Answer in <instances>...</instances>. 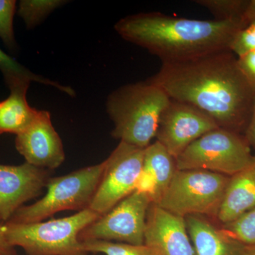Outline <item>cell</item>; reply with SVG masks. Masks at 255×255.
<instances>
[{
  "label": "cell",
  "mask_w": 255,
  "mask_h": 255,
  "mask_svg": "<svg viewBox=\"0 0 255 255\" xmlns=\"http://www.w3.org/2000/svg\"><path fill=\"white\" fill-rule=\"evenodd\" d=\"M171 100L189 104L220 128L243 135L253 110L255 90L231 50L176 63H162L149 78Z\"/></svg>",
  "instance_id": "6da1fadb"
},
{
  "label": "cell",
  "mask_w": 255,
  "mask_h": 255,
  "mask_svg": "<svg viewBox=\"0 0 255 255\" xmlns=\"http://www.w3.org/2000/svg\"><path fill=\"white\" fill-rule=\"evenodd\" d=\"M245 27L240 21L193 19L160 12L129 15L114 25L122 38L158 57L162 63L230 50L236 33Z\"/></svg>",
  "instance_id": "7a4b0ae2"
},
{
  "label": "cell",
  "mask_w": 255,
  "mask_h": 255,
  "mask_svg": "<svg viewBox=\"0 0 255 255\" xmlns=\"http://www.w3.org/2000/svg\"><path fill=\"white\" fill-rule=\"evenodd\" d=\"M169 101L166 92L149 79L114 90L106 105L114 124L112 136L146 148L156 136L161 114Z\"/></svg>",
  "instance_id": "3957f363"
},
{
  "label": "cell",
  "mask_w": 255,
  "mask_h": 255,
  "mask_svg": "<svg viewBox=\"0 0 255 255\" xmlns=\"http://www.w3.org/2000/svg\"><path fill=\"white\" fill-rule=\"evenodd\" d=\"M100 217L91 209L46 222L4 223L11 246L20 247L27 255H88L79 240L80 233Z\"/></svg>",
  "instance_id": "277c9868"
},
{
  "label": "cell",
  "mask_w": 255,
  "mask_h": 255,
  "mask_svg": "<svg viewBox=\"0 0 255 255\" xmlns=\"http://www.w3.org/2000/svg\"><path fill=\"white\" fill-rule=\"evenodd\" d=\"M105 164L104 161L62 177L50 178L46 195L34 204L18 209L7 222H41L60 211L88 209L102 179Z\"/></svg>",
  "instance_id": "5b68a950"
},
{
  "label": "cell",
  "mask_w": 255,
  "mask_h": 255,
  "mask_svg": "<svg viewBox=\"0 0 255 255\" xmlns=\"http://www.w3.org/2000/svg\"><path fill=\"white\" fill-rule=\"evenodd\" d=\"M230 179L201 169H177L157 205L184 219L201 215L216 219Z\"/></svg>",
  "instance_id": "8992f818"
},
{
  "label": "cell",
  "mask_w": 255,
  "mask_h": 255,
  "mask_svg": "<svg viewBox=\"0 0 255 255\" xmlns=\"http://www.w3.org/2000/svg\"><path fill=\"white\" fill-rule=\"evenodd\" d=\"M255 155L243 135L218 128L191 144L176 159L177 169H201L233 177L253 165Z\"/></svg>",
  "instance_id": "52a82bcc"
},
{
  "label": "cell",
  "mask_w": 255,
  "mask_h": 255,
  "mask_svg": "<svg viewBox=\"0 0 255 255\" xmlns=\"http://www.w3.org/2000/svg\"><path fill=\"white\" fill-rule=\"evenodd\" d=\"M152 203L148 194L134 191L85 228L80 233L79 240L144 245L146 219Z\"/></svg>",
  "instance_id": "ba28073f"
},
{
  "label": "cell",
  "mask_w": 255,
  "mask_h": 255,
  "mask_svg": "<svg viewBox=\"0 0 255 255\" xmlns=\"http://www.w3.org/2000/svg\"><path fill=\"white\" fill-rule=\"evenodd\" d=\"M145 148L120 141L105 160V168L88 209L103 216L135 191Z\"/></svg>",
  "instance_id": "9c48e42d"
},
{
  "label": "cell",
  "mask_w": 255,
  "mask_h": 255,
  "mask_svg": "<svg viewBox=\"0 0 255 255\" xmlns=\"http://www.w3.org/2000/svg\"><path fill=\"white\" fill-rule=\"evenodd\" d=\"M218 128L211 117L196 107L170 99L161 114L155 138L177 159L192 142Z\"/></svg>",
  "instance_id": "30bf717a"
},
{
  "label": "cell",
  "mask_w": 255,
  "mask_h": 255,
  "mask_svg": "<svg viewBox=\"0 0 255 255\" xmlns=\"http://www.w3.org/2000/svg\"><path fill=\"white\" fill-rule=\"evenodd\" d=\"M49 179L48 169L27 162L18 166L0 164V221H9L23 204L41 194Z\"/></svg>",
  "instance_id": "8fae6325"
},
{
  "label": "cell",
  "mask_w": 255,
  "mask_h": 255,
  "mask_svg": "<svg viewBox=\"0 0 255 255\" xmlns=\"http://www.w3.org/2000/svg\"><path fill=\"white\" fill-rule=\"evenodd\" d=\"M15 145L26 162L39 168L56 169L65 160L63 142L47 111L38 110L30 127L16 135Z\"/></svg>",
  "instance_id": "7c38bea8"
},
{
  "label": "cell",
  "mask_w": 255,
  "mask_h": 255,
  "mask_svg": "<svg viewBox=\"0 0 255 255\" xmlns=\"http://www.w3.org/2000/svg\"><path fill=\"white\" fill-rule=\"evenodd\" d=\"M144 244L157 255H194L185 219L153 203L146 219Z\"/></svg>",
  "instance_id": "4fadbf2b"
},
{
  "label": "cell",
  "mask_w": 255,
  "mask_h": 255,
  "mask_svg": "<svg viewBox=\"0 0 255 255\" xmlns=\"http://www.w3.org/2000/svg\"><path fill=\"white\" fill-rule=\"evenodd\" d=\"M194 255H245L248 246L230 236L209 218L191 215L185 218Z\"/></svg>",
  "instance_id": "5bb4252c"
},
{
  "label": "cell",
  "mask_w": 255,
  "mask_h": 255,
  "mask_svg": "<svg viewBox=\"0 0 255 255\" xmlns=\"http://www.w3.org/2000/svg\"><path fill=\"white\" fill-rule=\"evenodd\" d=\"M255 208V162L231 177L216 219L221 226L236 221Z\"/></svg>",
  "instance_id": "9a60e30c"
},
{
  "label": "cell",
  "mask_w": 255,
  "mask_h": 255,
  "mask_svg": "<svg viewBox=\"0 0 255 255\" xmlns=\"http://www.w3.org/2000/svg\"><path fill=\"white\" fill-rule=\"evenodd\" d=\"M30 83L9 87L8 98L0 102V134L17 135L26 130L36 119L38 110L32 108L26 100Z\"/></svg>",
  "instance_id": "2e32d148"
},
{
  "label": "cell",
  "mask_w": 255,
  "mask_h": 255,
  "mask_svg": "<svg viewBox=\"0 0 255 255\" xmlns=\"http://www.w3.org/2000/svg\"><path fill=\"white\" fill-rule=\"evenodd\" d=\"M177 171L176 159L162 144L155 140L146 147L142 172L153 182V204H157L160 200Z\"/></svg>",
  "instance_id": "e0dca14e"
},
{
  "label": "cell",
  "mask_w": 255,
  "mask_h": 255,
  "mask_svg": "<svg viewBox=\"0 0 255 255\" xmlns=\"http://www.w3.org/2000/svg\"><path fill=\"white\" fill-rule=\"evenodd\" d=\"M0 71L2 73L4 81L9 88L24 82L31 83V82H36L55 87L70 97H74L75 95V91L71 87L64 86L58 82L52 81L49 79L43 78L32 73L27 68L18 63L14 58L6 54L1 49H0Z\"/></svg>",
  "instance_id": "ac0fdd59"
},
{
  "label": "cell",
  "mask_w": 255,
  "mask_h": 255,
  "mask_svg": "<svg viewBox=\"0 0 255 255\" xmlns=\"http://www.w3.org/2000/svg\"><path fill=\"white\" fill-rule=\"evenodd\" d=\"M82 244L87 254L102 253L105 255H157L153 250L145 244L135 246L105 241H86L82 242Z\"/></svg>",
  "instance_id": "d6986e66"
},
{
  "label": "cell",
  "mask_w": 255,
  "mask_h": 255,
  "mask_svg": "<svg viewBox=\"0 0 255 255\" xmlns=\"http://www.w3.org/2000/svg\"><path fill=\"white\" fill-rule=\"evenodd\" d=\"M194 2L209 10L214 19L243 23V14L249 0H196Z\"/></svg>",
  "instance_id": "ffe728a7"
},
{
  "label": "cell",
  "mask_w": 255,
  "mask_h": 255,
  "mask_svg": "<svg viewBox=\"0 0 255 255\" xmlns=\"http://www.w3.org/2000/svg\"><path fill=\"white\" fill-rule=\"evenodd\" d=\"M66 1L60 0H23L18 4V14L26 23V27H35L53 10Z\"/></svg>",
  "instance_id": "44dd1931"
},
{
  "label": "cell",
  "mask_w": 255,
  "mask_h": 255,
  "mask_svg": "<svg viewBox=\"0 0 255 255\" xmlns=\"http://www.w3.org/2000/svg\"><path fill=\"white\" fill-rule=\"evenodd\" d=\"M231 237L246 246L255 245V208L236 221L221 226Z\"/></svg>",
  "instance_id": "7402d4cb"
},
{
  "label": "cell",
  "mask_w": 255,
  "mask_h": 255,
  "mask_svg": "<svg viewBox=\"0 0 255 255\" xmlns=\"http://www.w3.org/2000/svg\"><path fill=\"white\" fill-rule=\"evenodd\" d=\"M16 5L14 0H0V38L11 50L16 48L13 26Z\"/></svg>",
  "instance_id": "603a6c76"
},
{
  "label": "cell",
  "mask_w": 255,
  "mask_h": 255,
  "mask_svg": "<svg viewBox=\"0 0 255 255\" xmlns=\"http://www.w3.org/2000/svg\"><path fill=\"white\" fill-rule=\"evenodd\" d=\"M230 50L237 57L255 50V21L242 28L236 33Z\"/></svg>",
  "instance_id": "cb8c5ba5"
},
{
  "label": "cell",
  "mask_w": 255,
  "mask_h": 255,
  "mask_svg": "<svg viewBox=\"0 0 255 255\" xmlns=\"http://www.w3.org/2000/svg\"><path fill=\"white\" fill-rule=\"evenodd\" d=\"M238 65L245 78L255 90V50L238 57Z\"/></svg>",
  "instance_id": "d4e9b609"
},
{
  "label": "cell",
  "mask_w": 255,
  "mask_h": 255,
  "mask_svg": "<svg viewBox=\"0 0 255 255\" xmlns=\"http://www.w3.org/2000/svg\"><path fill=\"white\" fill-rule=\"evenodd\" d=\"M243 136L250 147L255 148V97L251 119H250L249 123L246 128V131L243 134Z\"/></svg>",
  "instance_id": "484cf974"
},
{
  "label": "cell",
  "mask_w": 255,
  "mask_h": 255,
  "mask_svg": "<svg viewBox=\"0 0 255 255\" xmlns=\"http://www.w3.org/2000/svg\"><path fill=\"white\" fill-rule=\"evenodd\" d=\"M0 255H17L14 246L10 244L4 230V223L0 221Z\"/></svg>",
  "instance_id": "4316f807"
},
{
  "label": "cell",
  "mask_w": 255,
  "mask_h": 255,
  "mask_svg": "<svg viewBox=\"0 0 255 255\" xmlns=\"http://www.w3.org/2000/svg\"><path fill=\"white\" fill-rule=\"evenodd\" d=\"M243 21L246 27L250 23L255 21V0H249L246 11L243 14Z\"/></svg>",
  "instance_id": "83f0119b"
},
{
  "label": "cell",
  "mask_w": 255,
  "mask_h": 255,
  "mask_svg": "<svg viewBox=\"0 0 255 255\" xmlns=\"http://www.w3.org/2000/svg\"><path fill=\"white\" fill-rule=\"evenodd\" d=\"M245 255H255V246H248Z\"/></svg>",
  "instance_id": "f1b7e54d"
}]
</instances>
